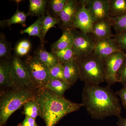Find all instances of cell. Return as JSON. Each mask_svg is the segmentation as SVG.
I'll use <instances>...</instances> for the list:
<instances>
[{
    "label": "cell",
    "instance_id": "cell-6",
    "mask_svg": "<svg viewBox=\"0 0 126 126\" xmlns=\"http://www.w3.org/2000/svg\"><path fill=\"white\" fill-rule=\"evenodd\" d=\"M10 62L11 79L13 88L35 89L26 65L19 56L15 55L11 60Z\"/></svg>",
    "mask_w": 126,
    "mask_h": 126
},
{
    "label": "cell",
    "instance_id": "cell-29",
    "mask_svg": "<svg viewBox=\"0 0 126 126\" xmlns=\"http://www.w3.org/2000/svg\"><path fill=\"white\" fill-rule=\"evenodd\" d=\"M31 48V43L28 40L19 41L16 46L15 50L16 55L19 56H25L28 54Z\"/></svg>",
    "mask_w": 126,
    "mask_h": 126
},
{
    "label": "cell",
    "instance_id": "cell-15",
    "mask_svg": "<svg viewBox=\"0 0 126 126\" xmlns=\"http://www.w3.org/2000/svg\"><path fill=\"white\" fill-rule=\"evenodd\" d=\"M0 86L13 88L11 79L10 60L1 59L0 63Z\"/></svg>",
    "mask_w": 126,
    "mask_h": 126
},
{
    "label": "cell",
    "instance_id": "cell-30",
    "mask_svg": "<svg viewBox=\"0 0 126 126\" xmlns=\"http://www.w3.org/2000/svg\"><path fill=\"white\" fill-rule=\"evenodd\" d=\"M63 64L61 63H58L50 68L49 81L57 79L64 80L63 74Z\"/></svg>",
    "mask_w": 126,
    "mask_h": 126
},
{
    "label": "cell",
    "instance_id": "cell-5",
    "mask_svg": "<svg viewBox=\"0 0 126 126\" xmlns=\"http://www.w3.org/2000/svg\"><path fill=\"white\" fill-rule=\"evenodd\" d=\"M24 62L35 88H45L49 81V68L34 55L28 56Z\"/></svg>",
    "mask_w": 126,
    "mask_h": 126
},
{
    "label": "cell",
    "instance_id": "cell-17",
    "mask_svg": "<svg viewBox=\"0 0 126 126\" xmlns=\"http://www.w3.org/2000/svg\"><path fill=\"white\" fill-rule=\"evenodd\" d=\"M34 53V55L49 69L59 63L53 53L47 51L43 45L39 46Z\"/></svg>",
    "mask_w": 126,
    "mask_h": 126
},
{
    "label": "cell",
    "instance_id": "cell-1",
    "mask_svg": "<svg viewBox=\"0 0 126 126\" xmlns=\"http://www.w3.org/2000/svg\"><path fill=\"white\" fill-rule=\"evenodd\" d=\"M82 98L83 106L93 119L103 120L111 116H121L120 101L110 86L84 84Z\"/></svg>",
    "mask_w": 126,
    "mask_h": 126
},
{
    "label": "cell",
    "instance_id": "cell-11",
    "mask_svg": "<svg viewBox=\"0 0 126 126\" xmlns=\"http://www.w3.org/2000/svg\"><path fill=\"white\" fill-rule=\"evenodd\" d=\"M81 6L75 16L73 27L83 33L90 34L94 21L86 8L84 0H81Z\"/></svg>",
    "mask_w": 126,
    "mask_h": 126
},
{
    "label": "cell",
    "instance_id": "cell-31",
    "mask_svg": "<svg viewBox=\"0 0 126 126\" xmlns=\"http://www.w3.org/2000/svg\"><path fill=\"white\" fill-rule=\"evenodd\" d=\"M113 38L120 49L126 53V31L116 33Z\"/></svg>",
    "mask_w": 126,
    "mask_h": 126
},
{
    "label": "cell",
    "instance_id": "cell-4",
    "mask_svg": "<svg viewBox=\"0 0 126 126\" xmlns=\"http://www.w3.org/2000/svg\"><path fill=\"white\" fill-rule=\"evenodd\" d=\"M76 60L79 70V79L84 84L99 85L105 81L104 61L93 53Z\"/></svg>",
    "mask_w": 126,
    "mask_h": 126
},
{
    "label": "cell",
    "instance_id": "cell-34",
    "mask_svg": "<svg viewBox=\"0 0 126 126\" xmlns=\"http://www.w3.org/2000/svg\"><path fill=\"white\" fill-rule=\"evenodd\" d=\"M17 126H38L35 119L26 116L22 122L19 123Z\"/></svg>",
    "mask_w": 126,
    "mask_h": 126
},
{
    "label": "cell",
    "instance_id": "cell-8",
    "mask_svg": "<svg viewBox=\"0 0 126 126\" xmlns=\"http://www.w3.org/2000/svg\"><path fill=\"white\" fill-rule=\"evenodd\" d=\"M126 53L122 51L113 53L104 60L105 82L109 86L117 82L116 75L122 64Z\"/></svg>",
    "mask_w": 126,
    "mask_h": 126
},
{
    "label": "cell",
    "instance_id": "cell-9",
    "mask_svg": "<svg viewBox=\"0 0 126 126\" xmlns=\"http://www.w3.org/2000/svg\"><path fill=\"white\" fill-rule=\"evenodd\" d=\"M81 6V0H68L60 15V26L63 31L73 29L75 16Z\"/></svg>",
    "mask_w": 126,
    "mask_h": 126
},
{
    "label": "cell",
    "instance_id": "cell-2",
    "mask_svg": "<svg viewBox=\"0 0 126 126\" xmlns=\"http://www.w3.org/2000/svg\"><path fill=\"white\" fill-rule=\"evenodd\" d=\"M34 98L38 103L40 117L46 126H55L66 115L83 106L82 103L71 101L45 88L37 90Z\"/></svg>",
    "mask_w": 126,
    "mask_h": 126
},
{
    "label": "cell",
    "instance_id": "cell-23",
    "mask_svg": "<svg viewBox=\"0 0 126 126\" xmlns=\"http://www.w3.org/2000/svg\"><path fill=\"white\" fill-rule=\"evenodd\" d=\"M68 0H51L48 2L47 12L52 16L59 18L60 15L67 4Z\"/></svg>",
    "mask_w": 126,
    "mask_h": 126
},
{
    "label": "cell",
    "instance_id": "cell-13",
    "mask_svg": "<svg viewBox=\"0 0 126 126\" xmlns=\"http://www.w3.org/2000/svg\"><path fill=\"white\" fill-rule=\"evenodd\" d=\"M110 19L94 22L90 34L94 41L113 38L114 35L112 31V26Z\"/></svg>",
    "mask_w": 126,
    "mask_h": 126
},
{
    "label": "cell",
    "instance_id": "cell-21",
    "mask_svg": "<svg viewBox=\"0 0 126 126\" xmlns=\"http://www.w3.org/2000/svg\"><path fill=\"white\" fill-rule=\"evenodd\" d=\"M111 17L126 15V0H109Z\"/></svg>",
    "mask_w": 126,
    "mask_h": 126
},
{
    "label": "cell",
    "instance_id": "cell-10",
    "mask_svg": "<svg viewBox=\"0 0 126 126\" xmlns=\"http://www.w3.org/2000/svg\"><path fill=\"white\" fill-rule=\"evenodd\" d=\"M95 21L110 19L109 0H84Z\"/></svg>",
    "mask_w": 126,
    "mask_h": 126
},
{
    "label": "cell",
    "instance_id": "cell-28",
    "mask_svg": "<svg viewBox=\"0 0 126 126\" xmlns=\"http://www.w3.org/2000/svg\"><path fill=\"white\" fill-rule=\"evenodd\" d=\"M112 27L116 33L126 31V15L116 17H110Z\"/></svg>",
    "mask_w": 126,
    "mask_h": 126
},
{
    "label": "cell",
    "instance_id": "cell-27",
    "mask_svg": "<svg viewBox=\"0 0 126 126\" xmlns=\"http://www.w3.org/2000/svg\"><path fill=\"white\" fill-rule=\"evenodd\" d=\"M11 44L6 40L5 35L1 33L0 35V58L1 59L10 60L13 56L11 54Z\"/></svg>",
    "mask_w": 126,
    "mask_h": 126
},
{
    "label": "cell",
    "instance_id": "cell-19",
    "mask_svg": "<svg viewBox=\"0 0 126 126\" xmlns=\"http://www.w3.org/2000/svg\"><path fill=\"white\" fill-rule=\"evenodd\" d=\"M71 86L66 81L62 79L50 80L45 88L60 96H63L65 92Z\"/></svg>",
    "mask_w": 126,
    "mask_h": 126
},
{
    "label": "cell",
    "instance_id": "cell-22",
    "mask_svg": "<svg viewBox=\"0 0 126 126\" xmlns=\"http://www.w3.org/2000/svg\"><path fill=\"white\" fill-rule=\"evenodd\" d=\"M59 18H55L47 12L46 15L43 16L42 26H41V36L42 43H44L45 39L47 32L52 27H55V25L59 24Z\"/></svg>",
    "mask_w": 126,
    "mask_h": 126
},
{
    "label": "cell",
    "instance_id": "cell-20",
    "mask_svg": "<svg viewBox=\"0 0 126 126\" xmlns=\"http://www.w3.org/2000/svg\"><path fill=\"white\" fill-rule=\"evenodd\" d=\"M28 16H29L27 14L17 9L15 13L11 18L6 20L1 21L0 26L1 27H10L11 25L18 24L21 25L23 27H26V21Z\"/></svg>",
    "mask_w": 126,
    "mask_h": 126
},
{
    "label": "cell",
    "instance_id": "cell-26",
    "mask_svg": "<svg viewBox=\"0 0 126 126\" xmlns=\"http://www.w3.org/2000/svg\"><path fill=\"white\" fill-rule=\"evenodd\" d=\"M51 52L58 60L59 63L63 64L72 60H76L72 47L61 50H52Z\"/></svg>",
    "mask_w": 126,
    "mask_h": 126
},
{
    "label": "cell",
    "instance_id": "cell-16",
    "mask_svg": "<svg viewBox=\"0 0 126 126\" xmlns=\"http://www.w3.org/2000/svg\"><path fill=\"white\" fill-rule=\"evenodd\" d=\"M74 41V35L72 29L63 31L62 36L51 46L52 50H58L72 47Z\"/></svg>",
    "mask_w": 126,
    "mask_h": 126
},
{
    "label": "cell",
    "instance_id": "cell-32",
    "mask_svg": "<svg viewBox=\"0 0 126 126\" xmlns=\"http://www.w3.org/2000/svg\"><path fill=\"white\" fill-rule=\"evenodd\" d=\"M118 82L121 83L123 86L126 85V55L121 68L116 75Z\"/></svg>",
    "mask_w": 126,
    "mask_h": 126
},
{
    "label": "cell",
    "instance_id": "cell-14",
    "mask_svg": "<svg viewBox=\"0 0 126 126\" xmlns=\"http://www.w3.org/2000/svg\"><path fill=\"white\" fill-rule=\"evenodd\" d=\"M63 74L64 81L71 86L79 79L78 65L76 60H72L63 64Z\"/></svg>",
    "mask_w": 126,
    "mask_h": 126
},
{
    "label": "cell",
    "instance_id": "cell-25",
    "mask_svg": "<svg viewBox=\"0 0 126 126\" xmlns=\"http://www.w3.org/2000/svg\"><path fill=\"white\" fill-rule=\"evenodd\" d=\"M43 16L39 17L34 23L31 25L20 32V33L28 34L30 36H34L38 37L42 42L41 36V26H42Z\"/></svg>",
    "mask_w": 126,
    "mask_h": 126
},
{
    "label": "cell",
    "instance_id": "cell-3",
    "mask_svg": "<svg viewBox=\"0 0 126 126\" xmlns=\"http://www.w3.org/2000/svg\"><path fill=\"white\" fill-rule=\"evenodd\" d=\"M37 90L33 88H13L1 94L0 126H4L14 112L25 103L34 98Z\"/></svg>",
    "mask_w": 126,
    "mask_h": 126
},
{
    "label": "cell",
    "instance_id": "cell-35",
    "mask_svg": "<svg viewBox=\"0 0 126 126\" xmlns=\"http://www.w3.org/2000/svg\"><path fill=\"white\" fill-rule=\"evenodd\" d=\"M117 126H126V118L121 116L118 117V121L117 123Z\"/></svg>",
    "mask_w": 126,
    "mask_h": 126
},
{
    "label": "cell",
    "instance_id": "cell-12",
    "mask_svg": "<svg viewBox=\"0 0 126 126\" xmlns=\"http://www.w3.org/2000/svg\"><path fill=\"white\" fill-rule=\"evenodd\" d=\"M122 51L113 38L95 41L93 53L104 61L115 52Z\"/></svg>",
    "mask_w": 126,
    "mask_h": 126
},
{
    "label": "cell",
    "instance_id": "cell-18",
    "mask_svg": "<svg viewBox=\"0 0 126 126\" xmlns=\"http://www.w3.org/2000/svg\"><path fill=\"white\" fill-rule=\"evenodd\" d=\"M48 2L45 0H30L28 16H36L39 17L44 15Z\"/></svg>",
    "mask_w": 126,
    "mask_h": 126
},
{
    "label": "cell",
    "instance_id": "cell-33",
    "mask_svg": "<svg viewBox=\"0 0 126 126\" xmlns=\"http://www.w3.org/2000/svg\"><path fill=\"white\" fill-rule=\"evenodd\" d=\"M116 94L120 97L121 100L122 105L126 110V85L123 86L122 88L117 91Z\"/></svg>",
    "mask_w": 126,
    "mask_h": 126
},
{
    "label": "cell",
    "instance_id": "cell-24",
    "mask_svg": "<svg viewBox=\"0 0 126 126\" xmlns=\"http://www.w3.org/2000/svg\"><path fill=\"white\" fill-rule=\"evenodd\" d=\"M24 113L26 116L35 119L40 116L41 112L38 103L35 98L26 102L24 104Z\"/></svg>",
    "mask_w": 126,
    "mask_h": 126
},
{
    "label": "cell",
    "instance_id": "cell-7",
    "mask_svg": "<svg viewBox=\"0 0 126 126\" xmlns=\"http://www.w3.org/2000/svg\"><path fill=\"white\" fill-rule=\"evenodd\" d=\"M74 41L72 48L75 60L88 56L93 53L95 41L90 34L73 29Z\"/></svg>",
    "mask_w": 126,
    "mask_h": 126
}]
</instances>
